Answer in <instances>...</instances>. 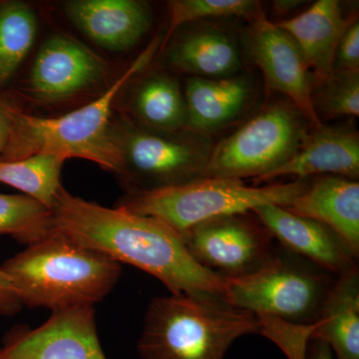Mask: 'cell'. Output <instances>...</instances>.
Segmentation results:
<instances>
[{
	"instance_id": "obj_1",
	"label": "cell",
	"mask_w": 359,
	"mask_h": 359,
	"mask_svg": "<svg viewBox=\"0 0 359 359\" xmlns=\"http://www.w3.org/2000/svg\"><path fill=\"white\" fill-rule=\"evenodd\" d=\"M50 210L55 230L117 263L150 273L172 294L224 295V278L198 264L178 231L159 219L88 202L63 187Z\"/></svg>"
},
{
	"instance_id": "obj_2",
	"label": "cell",
	"mask_w": 359,
	"mask_h": 359,
	"mask_svg": "<svg viewBox=\"0 0 359 359\" xmlns=\"http://www.w3.org/2000/svg\"><path fill=\"white\" fill-rule=\"evenodd\" d=\"M159 44V39L154 40L103 93L67 114L49 118L28 114L13 97L11 134L0 161L36 154L60 156L66 160L80 158L120 176L124 159L113 127V104L127 82L148 65Z\"/></svg>"
},
{
	"instance_id": "obj_3",
	"label": "cell",
	"mask_w": 359,
	"mask_h": 359,
	"mask_svg": "<svg viewBox=\"0 0 359 359\" xmlns=\"http://www.w3.org/2000/svg\"><path fill=\"white\" fill-rule=\"evenodd\" d=\"M23 306L51 311L94 306L112 292L121 264L54 229L2 264Z\"/></svg>"
},
{
	"instance_id": "obj_4",
	"label": "cell",
	"mask_w": 359,
	"mask_h": 359,
	"mask_svg": "<svg viewBox=\"0 0 359 359\" xmlns=\"http://www.w3.org/2000/svg\"><path fill=\"white\" fill-rule=\"evenodd\" d=\"M254 334L256 314L221 295L171 294L151 301L137 349L141 359H224L236 340Z\"/></svg>"
},
{
	"instance_id": "obj_5",
	"label": "cell",
	"mask_w": 359,
	"mask_h": 359,
	"mask_svg": "<svg viewBox=\"0 0 359 359\" xmlns=\"http://www.w3.org/2000/svg\"><path fill=\"white\" fill-rule=\"evenodd\" d=\"M306 179L264 187H250L242 180L200 178L155 190L127 194L116 207L154 217L179 233L210 219L245 214L264 205L289 207L308 188Z\"/></svg>"
},
{
	"instance_id": "obj_6",
	"label": "cell",
	"mask_w": 359,
	"mask_h": 359,
	"mask_svg": "<svg viewBox=\"0 0 359 359\" xmlns=\"http://www.w3.org/2000/svg\"><path fill=\"white\" fill-rule=\"evenodd\" d=\"M113 127L124 159L120 177L128 193L205 178L212 149L205 135L163 133L129 120Z\"/></svg>"
},
{
	"instance_id": "obj_7",
	"label": "cell",
	"mask_w": 359,
	"mask_h": 359,
	"mask_svg": "<svg viewBox=\"0 0 359 359\" xmlns=\"http://www.w3.org/2000/svg\"><path fill=\"white\" fill-rule=\"evenodd\" d=\"M292 106H269L212 147L205 177L257 181L285 164L306 135L304 118Z\"/></svg>"
},
{
	"instance_id": "obj_8",
	"label": "cell",
	"mask_w": 359,
	"mask_h": 359,
	"mask_svg": "<svg viewBox=\"0 0 359 359\" xmlns=\"http://www.w3.org/2000/svg\"><path fill=\"white\" fill-rule=\"evenodd\" d=\"M224 297L233 306L297 323H313L332 289L327 273L278 255L252 275L224 278Z\"/></svg>"
},
{
	"instance_id": "obj_9",
	"label": "cell",
	"mask_w": 359,
	"mask_h": 359,
	"mask_svg": "<svg viewBox=\"0 0 359 359\" xmlns=\"http://www.w3.org/2000/svg\"><path fill=\"white\" fill-rule=\"evenodd\" d=\"M245 214L210 219L180 233L193 259L223 278L252 275L276 257L273 236Z\"/></svg>"
},
{
	"instance_id": "obj_10",
	"label": "cell",
	"mask_w": 359,
	"mask_h": 359,
	"mask_svg": "<svg viewBox=\"0 0 359 359\" xmlns=\"http://www.w3.org/2000/svg\"><path fill=\"white\" fill-rule=\"evenodd\" d=\"M252 18L248 53L263 72L266 87L287 96L313 129L320 128L323 124L313 104L311 68L299 45L262 9Z\"/></svg>"
},
{
	"instance_id": "obj_11",
	"label": "cell",
	"mask_w": 359,
	"mask_h": 359,
	"mask_svg": "<svg viewBox=\"0 0 359 359\" xmlns=\"http://www.w3.org/2000/svg\"><path fill=\"white\" fill-rule=\"evenodd\" d=\"M107 65L83 44L54 34L40 47L28 78V91L40 103L57 104L103 87Z\"/></svg>"
},
{
	"instance_id": "obj_12",
	"label": "cell",
	"mask_w": 359,
	"mask_h": 359,
	"mask_svg": "<svg viewBox=\"0 0 359 359\" xmlns=\"http://www.w3.org/2000/svg\"><path fill=\"white\" fill-rule=\"evenodd\" d=\"M0 359H107L94 306L52 311L40 327L18 328L0 347Z\"/></svg>"
},
{
	"instance_id": "obj_13",
	"label": "cell",
	"mask_w": 359,
	"mask_h": 359,
	"mask_svg": "<svg viewBox=\"0 0 359 359\" xmlns=\"http://www.w3.org/2000/svg\"><path fill=\"white\" fill-rule=\"evenodd\" d=\"M252 212L273 238L323 271L340 276L356 266L358 256L339 235L320 222L297 216L276 205H259Z\"/></svg>"
},
{
	"instance_id": "obj_14",
	"label": "cell",
	"mask_w": 359,
	"mask_h": 359,
	"mask_svg": "<svg viewBox=\"0 0 359 359\" xmlns=\"http://www.w3.org/2000/svg\"><path fill=\"white\" fill-rule=\"evenodd\" d=\"M69 20L108 50H129L147 33L151 13L136 0H74L65 4Z\"/></svg>"
},
{
	"instance_id": "obj_15",
	"label": "cell",
	"mask_w": 359,
	"mask_h": 359,
	"mask_svg": "<svg viewBox=\"0 0 359 359\" xmlns=\"http://www.w3.org/2000/svg\"><path fill=\"white\" fill-rule=\"evenodd\" d=\"M306 179L311 176H339L358 180L359 176L358 133L346 127L323 125L306 135L289 161L257 182L282 177Z\"/></svg>"
},
{
	"instance_id": "obj_16",
	"label": "cell",
	"mask_w": 359,
	"mask_h": 359,
	"mask_svg": "<svg viewBox=\"0 0 359 359\" xmlns=\"http://www.w3.org/2000/svg\"><path fill=\"white\" fill-rule=\"evenodd\" d=\"M285 209L325 224L358 257L359 183L356 180L339 176L316 177Z\"/></svg>"
},
{
	"instance_id": "obj_17",
	"label": "cell",
	"mask_w": 359,
	"mask_h": 359,
	"mask_svg": "<svg viewBox=\"0 0 359 359\" xmlns=\"http://www.w3.org/2000/svg\"><path fill=\"white\" fill-rule=\"evenodd\" d=\"M353 20L344 18L337 0H318L304 13L276 25L297 42L320 81L334 72L337 45Z\"/></svg>"
},
{
	"instance_id": "obj_18",
	"label": "cell",
	"mask_w": 359,
	"mask_h": 359,
	"mask_svg": "<svg viewBox=\"0 0 359 359\" xmlns=\"http://www.w3.org/2000/svg\"><path fill=\"white\" fill-rule=\"evenodd\" d=\"M250 95L249 81L243 77H191L184 96L187 130L205 135L221 128L243 112Z\"/></svg>"
},
{
	"instance_id": "obj_19",
	"label": "cell",
	"mask_w": 359,
	"mask_h": 359,
	"mask_svg": "<svg viewBox=\"0 0 359 359\" xmlns=\"http://www.w3.org/2000/svg\"><path fill=\"white\" fill-rule=\"evenodd\" d=\"M313 339L323 340L335 359H359L358 266L339 276L321 308Z\"/></svg>"
},
{
	"instance_id": "obj_20",
	"label": "cell",
	"mask_w": 359,
	"mask_h": 359,
	"mask_svg": "<svg viewBox=\"0 0 359 359\" xmlns=\"http://www.w3.org/2000/svg\"><path fill=\"white\" fill-rule=\"evenodd\" d=\"M168 60L181 72L210 79L235 76L242 66L235 40L217 28L195 30L177 40Z\"/></svg>"
},
{
	"instance_id": "obj_21",
	"label": "cell",
	"mask_w": 359,
	"mask_h": 359,
	"mask_svg": "<svg viewBox=\"0 0 359 359\" xmlns=\"http://www.w3.org/2000/svg\"><path fill=\"white\" fill-rule=\"evenodd\" d=\"M133 111L145 128L163 133L187 130L185 98L178 82L166 74H153L141 82L135 90Z\"/></svg>"
},
{
	"instance_id": "obj_22",
	"label": "cell",
	"mask_w": 359,
	"mask_h": 359,
	"mask_svg": "<svg viewBox=\"0 0 359 359\" xmlns=\"http://www.w3.org/2000/svg\"><path fill=\"white\" fill-rule=\"evenodd\" d=\"M37 26L36 14L28 4L0 2V93L6 91L32 50Z\"/></svg>"
},
{
	"instance_id": "obj_23",
	"label": "cell",
	"mask_w": 359,
	"mask_h": 359,
	"mask_svg": "<svg viewBox=\"0 0 359 359\" xmlns=\"http://www.w3.org/2000/svg\"><path fill=\"white\" fill-rule=\"evenodd\" d=\"M66 159L36 154L16 161H0V183L13 187L51 209L61 185Z\"/></svg>"
},
{
	"instance_id": "obj_24",
	"label": "cell",
	"mask_w": 359,
	"mask_h": 359,
	"mask_svg": "<svg viewBox=\"0 0 359 359\" xmlns=\"http://www.w3.org/2000/svg\"><path fill=\"white\" fill-rule=\"evenodd\" d=\"M53 231V217L46 205L26 195L0 194V235L29 245Z\"/></svg>"
},
{
	"instance_id": "obj_25",
	"label": "cell",
	"mask_w": 359,
	"mask_h": 359,
	"mask_svg": "<svg viewBox=\"0 0 359 359\" xmlns=\"http://www.w3.org/2000/svg\"><path fill=\"white\" fill-rule=\"evenodd\" d=\"M169 7V25L161 48L166 47L168 41L180 26L205 18H250L261 11L259 2L252 0H173Z\"/></svg>"
},
{
	"instance_id": "obj_26",
	"label": "cell",
	"mask_w": 359,
	"mask_h": 359,
	"mask_svg": "<svg viewBox=\"0 0 359 359\" xmlns=\"http://www.w3.org/2000/svg\"><path fill=\"white\" fill-rule=\"evenodd\" d=\"M313 104L318 117H358L359 71H334L320 80Z\"/></svg>"
},
{
	"instance_id": "obj_27",
	"label": "cell",
	"mask_w": 359,
	"mask_h": 359,
	"mask_svg": "<svg viewBox=\"0 0 359 359\" xmlns=\"http://www.w3.org/2000/svg\"><path fill=\"white\" fill-rule=\"evenodd\" d=\"M259 334L282 349L287 359H306L309 342L313 339L318 320L297 323L269 314H256Z\"/></svg>"
},
{
	"instance_id": "obj_28",
	"label": "cell",
	"mask_w": 359,
	"mask_h": 359,
	"mask_svg": "<svg viewBox=\"0 0 359 359\" xmlns=\"http://www.w3.org/2000/svg\"><path fill=\"white\" fill-rule=\"evenodd\" d=\"M334 71H359V22L349 25L337 45Z\"/></svg>"
},
{
	"instance_id": "obj_29",
	"label": "cell",
	"mask_w": 359,
	"mask_h": 359,
	"mask_svg": "<svg viewBox=\"0 0 359 359\" xmlns=\"http://www.w3.org/2000/svg\"><path fill=\"white\" fill-rule=\"evenodd\" d=\"M22 304L16 294L13 283L0 266V314L11 316L18 313Z\"/></svg>"
},
{
	"instance_id": "obj_30",
	"label": "cell",
	"mask_w": 359,
	"mask_h": 359,
	"mask_svg": "<svg viewBox=\"0 0 359 359\" xmlns=\"http://www.w3.org/2000/svg\"><path fill=\"white\" fill-rule=\"evenodd\" d=\"M13 96L7 91L0 93V156L6 150L11 134V107Z\"/></svg>"
},
{
	"instance_id": "obj_31",
	"label": "cell",
	"mask_w": 359,
	"mask_h": 359,
	"mask_svg": "<svg viewBox=\"0 0 359 359\" xmlns=\"http://www.w3.org/2000/svg\"><path fill=\"white\" fill-rule=\"evenodd\" d=\"M306 359H335L332 348L320 339H313L309 342Z\"/></svg>"
},
{
	"instance_id": "obj_32",
	"label": "cell",
	"mask_w": 359,
	"mask_h": 359,
	"mask_svg": "<svg viewBox=\"0 0 359 359\" xmlns=\"http://www.w3.org/2000/svg\"><path fill=\"white\" fill-rule=\"evenodd\" d=\"M302 4H304V1H299V0H295V1L294 0H282V1H276L273 6H275V9L278 13H285L287 11L297 8Z\"/></svg>"
}]
</instances>
